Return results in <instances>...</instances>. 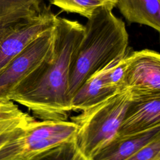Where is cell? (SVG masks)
Returning <instances> with one entry per match:
<instances>
[{"label": "cell", "mask_w": 160, "mask_h": 160, "mask_svg": "<svg viewBox=\"0 0 160 160\" xmlns=\"http://www.w3.org/2000/svg\"><path fill=\"white\" fill-rule=\"evenodd\" d=\"M84 32L78 21L57 16L52 46L42 62L11 92L8 100L26 108L39 121H68L71 61Z\"/></svg>", "instance_id": "obj_1"}, {"label": "cell", "mask_w": 160, "mask_h": 160, "mask_svg": "<svg viewBox=\"0 0 160 160\" xmlns=\"http://www.w3.org/2000/svg\"><path fill=\"white\" fill-rule=\"evenodd\" d=\"M82 37L72 57L69 71V97L92 76L127 52L128 33L124 21L112 9L101 8L88 18Z\"/></svg>", "instance_id": "obj_2"}, {"label": "cell", "mask_w": 160, "mask_h": 160, "mask_svg": "<svg viewBox=\"0 0 160 160\" xmlns=\"http://www.w3.org/2000/svg\"><path fill=\"white\" fill-rule=\"evenodd\" d=\"M130 101V91L125 89L70 117L78 127L77 147L88 159L92 160L118 136Z\"/></svg>", "instance_id": "obj_3"}, {"label": "cell", "mask_w": 160, "mask_h": 160, "mask_svg": "<svg viewBox=\"0 0 160 160\" xmlns=\"http://www.w3.org/2000/svg\"><path fill=\"white\" fill-rule=\"evenodd\" d=\"M71 121L34 120L0 148V160H31L42 152L75 139Z\"/></svg>", "instance_id": "obj_4"}, {"label": "cell", "mask_w": 160, "mask_h": 160, "mask_svg": "<svg viewBox=\"0 0 160 160\" xmlns=\"http://www.w3.org/2000/svg\"><path fill=\"white\" fill-rule=\"evenodd\" d=\"M57 16L45 7L36 16L0 28V72L34 39L52 29Z\"/></svg>", "instance_id": "obj_5"}, {"label": "cell", "mask_w": 160, "mask_h": 160, "mask_svg": "<svg viewBox=\"0 0 160 160\" xmlns=\"http://www.w3.org/2000/svg\"><path fill=\"white\" fill-rule=\"evenodd\" d=\"M52 29L34 39L0 72V102L8 101L12 89L49 53L52 46Z\"/></svg>", "instance_id": "obj_6"}, {"label": "cell", "mask_w": 160, "mask_h": 160, "mask_svg": "<svg viewBox=\"0 0 160 160\" xmlns=\"http://www.w3.org/2000/svg\"><path fill=\"white\" fill-rule=\"evenodd\" d=\"M128 62L126 88L131 96L160 94V54L144 49L126 52Z\"/></svg>", "instance_id": "obj_7"}, {"label": "cell", "mask_w": 160, "mask_h": 160, "mask_svg": "<svg viewBox=\"0 0 160 160\" xmlns=\"http://www.w3.org/2000/svg\"><path fill=\"white\" fill-rule=\"evenodd\" d=\"M160 126V94L131 96L118 136L141 133Z\"/></svg>", "instance_id": "obj_8"}, {"label": "cell", "mask_w": 160, "mask_h": 160, "mask_svg": "<svg viewBox=\"0 0 160 160\" xmlns=\"http://www.w3.org/2000/svg\"><path fill=\"white\" fill-rule=\"evenodd\" d=\"M105 68L89 78L76 92L71 101L72 111H81L99 104L121 91L107 85Z\"/></svg>", "instance_id": "obj_9"}, {"label": "cell", "mask_w": 160, "mask_h": 160, "mask_svg": "<svg viewBox=\"0 0 160 160\" xmlns=\"http://www.w3.org/2000/svg\"><path fill=\"white\" fill-rule=\"evenodd\" d=\"M160 136V126L126 136H117L92 160H126L138 150Z\"/></svg>", "instance_id": "obj_10"}, {"label": "cell", "mask_w": 160, "mask_h": 160, "mask_svg": "<svg viewBox=\"0 0 160 160\" xmlns=\"http://www.w3.org/2000/svg\"><path fill=\"white\" fill-rule=\"evenodd\" d=\"M116 7L128 22L159 32L160 0H118Z\"/></svg>", "instance_id": "obj_11"}, {"label": "cell", "mask_w": 160, "mask_h": 160, "mask_svg": "<svg viewBox=\"0 0 160 160\" xmlns=\"http://www.w3.org/2000/svg\"><path fill=\"white\" fill-rule=\"evenodd\" d=\"M44 0H0V28L32 18L41 12Z\"/></svg>", "instance_id": "obj_12"}, {"label": "cell", "mask_w": 160, "mask_h": 160, "mask_svg": "<svg viewBox=\"0 0 160 160\" xmlns=\"http://www.w3.org/2000/svg\"><path fill=\"white\" fill-rule=\"evenodd\" d=\"M36 119L22 111L14 102H0V134L24 127Z\"/></svg>", "instance_id": "obj_13"}, {"label": "cell", "mask_w": 160, "mask_h": 160, "mask_svg": "<svg viewBox=\"0 0 160 160\" xmlns=\"http://www.w3.org/2000/svg\"><path fill=\"white\" fill-rule=\"evenodd\" d=\"M118 0H51V3L62 11L82 16L87 19L101 8L112 9Z\"/></svg>", "instance_id": "obj_14"}, {"label": "cell", "mask_w": 160, "mask_h": 160, "mask_svg": "<svg viewBox=\"0 0 160 160\" xmlns=\"http://www.w3.org/2000/svg\"><path fill=\"white\" fill-rule=\"evenodd\" d=\"M31 160H89L78 149L75 139L62 143Z\"/></svg>", "instance_id": "obj_15"}, {"label": "cell", "mask_w": 160, "mask_h": 160, "mask_svg": "<svg viewBox=\"0 0 160 160\" xmlns=\"http://www.w3.org/2000/svg\"><path fill=\"white\" fill-rule=\"evenodd\" d=\"M128 62L126 52L105 67L104 79L108 86L118 91L126 89V81Z\"/></svg>", "instance_id": "obj_16"}, {"label": "cell", "mask_w": 160, "mask_h": 160, "mask_svg": "<svg viewBox=\"0 0 160 160\" xmlns=\"http://www.w3.org/2000/svg\"><path fill=\"white\" fill-rule=\"evenodd\" d=\"M126 160H160V136L147 143Z\"/></svg>", "instance_id": "obj_17"}, {"label": "cell", "mask_w": 160, "mask_h": 160, "mask_svg": "<svg viewBox=\"0 0 160 160\" xmlns=\"http://www.w3.org/2000/svg\"><path fill=\"white\" fill-rule=\"evenodd\" d=\"M28 126V125H27ZM22 127V128H19L16 129H13L11 131H6L1 134H0V148L1 146H2L7 141H8L11 138H12L14 136H15L16 134H18L19 131H21L23 128H24L25 127Z\"/></svg>", "instance_id": "obj_18"}]
</instances>
